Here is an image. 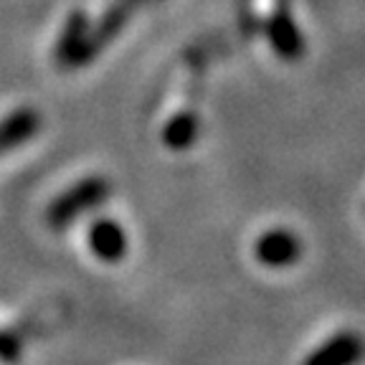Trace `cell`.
<instances>
[{
    "label": "cell",
    "instance_id": "1",
    "mask_svg": "<svg viewBox=\"0 0 365 365\" xmlns=\"http://www.w3.org/2000/svg\"><path fill=\"white\" fill-rule=\"evenodd\" d=\"M109 180L107 178H86V180L76 182L66 193H61L46 211V221L48 226L61 231V228H68L84 213L94 211L104 200L109 198Z\"/></svg>",
    "mask_w": 365,
    "mask_h": 365
},
{
    "label": "cell",
    "instance_id": "2",
    "mask_svg": "<svg viewBox=\"0 0 365 365\" xmlns=\"http://www.w3.org/2000/svg\"><path fill=\"white\" fill-rule=\"evenodd\" d=\"M254 257L259 259V264L269 269H284L302 257V244L289 228H272V231H264L257 239Z\"/></svg>",
    "mask_w": 365,
    "mask_h": 365
},
{
    "label": "cell",
    "instance_id": "3",
    "mask_svg": "<svg viewBox=\"0 0 365 365\" xmlns=\"http://www.w3.org/2000/svg\"><path fill=\"white\" fill-rule=\"evenodd\" d=\"M363 358L365 340L355 330H342L314 348L302 365H358Z\"/></svg>",
    "mask_w": 365,
    "mask_h": 365
},
{
    "label": "cell",
    "instance_id": "4",
    "mask_svg": "<svg viewBox=\"0 0 365 365\" xmlns=\"http://www.w3.org/2000/svg\"><path fill=\"white\" fill-rule=\"evenodd\" d=\"M89 249L102 262L117 264L127 257V231L114 218H99L89 228Z\"/></svg>",
    "mask_w": 365,
    "mask_h": 365
},
{
    "label": "cell",
    "instance_id": "5",
    "mask_svg": "<svg viewBox=\"0 0 365 365\" xmlns=\"http://www.w3.org/2000/svg\"><path fill=\"white\" fill-rule=\"evenodd\" d=\"M38 130V114L34 109H18L11 117L0 122V153H8V150L18 148L26 140L36 135Z\"/></svg>",
    "mask_w": 365,
    "mask_h": 365
},
{
    "label": "cell",
    "instance_id": "6",
    "mask_svg": "<svg viewBox=\"0 0 365 365\" xmlns=\"http://www.w3.org/2000/svg\"><path fill=\"white\" fill-rule=\"evenodd\" d=\"M269 38H272L274 51L284 58H297L302 53V36L297 31V26L292 23V18L287 13L274 16L269 23Z\"/></svg>",
    "mask_w": 365,
    "mask_h": 365
},
{
    "label": "cell",
    "instance_id": "7",
    "mask_svg": "<svg viewBox=\"0 0 365 365\" xmlns=\"http://www.w3.org/2000/svg\"><path fill=\"white\" fill-rule=\"evenodd\" d=\"M84 16H71L66 31L61 36V43H58V61L63 63H84L86 58V41H84Z\"/></svg>",
    "mask_w": 365,
    "mask_h": 365
},
{
    "label": "cell",
    "instance_id": "8",
    "mask_svg": "<svg viewBox=\"0 0 365 365\" xmlns=\"http://www.w3.org/2000/svg\"><path fill=\"white\" fill-rule=\"evenodd\" d=\"M198 137V122L193 114H178L163 130V140L170 150H188Z\"/></svg>",
    "mask_w": 365,
    "mask_h": 365
},
{
    "label": "cell",
    "instance_id": "9",
    "mask_svg": "<svg viewBox=\"0 0 365 365\" xmlns=\"http://www.w3.org/2000/svg\"><path fill=\"white\" fill-rule=\"evenodd\" d=\"M18 353H21V342L11 332H0V360L13 363L18 358Z\"/></svg>",
    "mask_w": 365,
    "mask_h": 365
}]
</instances>
